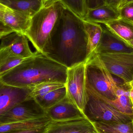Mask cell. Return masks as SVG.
Instances as JSON below:
<instances>
[{
	"label": "cell",
	"instance_id": "cell-18",
	"mask_svg": "<svg viewBox=\"0 0 133 133\" xmlns=\"http://www.w3.org/2000/svg\"><path fill=\"white\" fill-rule=\"evenodd\" d=\"M47 116L39 118L18 121L0 125V133L37 129L47 126L51 122Z\"/></svg>",
	"mask_w": 133,
	"mask_h": 133
},
{
	"label": "cell",
	"instance_id": "cell-20",
	"mask_svg": "<svg viewBox=\"0 0 133 133\" xmlns=\"http://www.w3.org/2000/svg\"><path fill=\"white\" fill-rule=\"evenodd\" d=\"M92 122L97 133H133V120Z\"/></svg>",
	"mask_w": 133,
	"mask_h": 133
},
{
	"label": "cell",
	"instance_id": "cell-17",
	"mask_svg": "<svg viewBox=\"0 0 133 133\" xmlns=\"http://www.w3.org/2000/svg\"><path fill=\"white\" fill-rule=\"evenodd\" d=\"M46 0H0L10 9L20 12L32 17L43 6Z\"/></svg>",
	"mask_w": 133,
	"mask_h": 133
},
{
	"label": "cell",
	"instance_id": "cell-8",
	"mask_svg": "<svg viewBox=\"0 0 133 133\" xmlns=\"http://www.w3.org/2000/svg\"><path fill=\"white\" fill-rule=\"evenodd\" d=\"M46 116V111L34 100L23 102L0 116V125Z\"/></svg>",
	"mask_w": 133,
	"mask_h": 133
},
{
	"label": "cell",
	"instance_id": "cell-22",
	"mask_svg": "<svg viewBox=\"0 0 133 133\" xmlns=\"http://www.w3.org/2000/svg\"><path fill=\"white\" fill-rule=\"evenodd\" d=\"M66 95L65 87L51 91L43 97L36 98L34 100L46 111L64 99Z\"/></svg>",
	"mask_w": 133,
	"mask_h": 133
},
{
	"label": "cell",
	"instance_id": "cell-3",
	"mask_svg": "<svg viewBox=\"0 0 133 133\" xmlns=\"http://www.w3.org/2000/svg\"><path fill=\"white\" fill-rule=\"evenodd\" d=\"M65 7L60 0H46L31 18L25 35L37 52L48 56L53 50V40Z\"/></svg>",
	"mask_w": 133,
	"mask_h": 133
},
{
	"label": "cell",
	"instance_id": "cell-26",
	"mask_svg": "<svg viewBox=\"0 0 133 133\" xmlns=\"http://www.w3.org/2000/svg\"><path fill=\"white\" fill-rule=\"evenodd\" d=\"M118 11L119 12V18L133 24V2L125 5Z\"/></svg>",
	"mask_w": 133,
	"mask_h": 133
},
{
	"label": "cell",
	"instance_id": "cell-9",
	"mask_svg": "<svg viewBox=\"0 0 133 133\" xmlns=\"http://www.w3.org/2000/svg\"><path fill=\"white\" fill-rule=\"evenodd\" d=\"M32 87L18 88L0 81V116L17 104L30 99Z\"/></svg>",
	"mask_w": 133,
	"mask_h": 133
},
{
	"label": "cell",
	"instance_id": "cell-11",
	"mask_svg": "<svg viewBox=\"0 0 133 133\" xmlns=\"http://www.w3.org/2000/svg\"><path fill=\"white\" fill-rule=\"evenodd\" d=\"M46 112L47 116L53 122H65L87 118L66 97L46 110Z\"/></svg>",
	"mask_w": 133,
	"mask_h": 133
},
{
	"label": "cell",
	"instance_id": "cell-2",
	"mask_svg": "<svg viewBox=\"0 0 133 133\" xmlns=\"http://www.w3.org/2000/svg\"><path fill=\"white\" fill-rule=\"evenodd\" d=\"M67 69L46 55L39 53L0 77V81L7 85L21 88L46 82L65 84Z\"/></svg>",
	"mask_w": 133,
	"mask_h": 133
},
{
	"label": "cell",
	"instance_id": "cell-1",
	"mask_svg": "<svg viewBox=\"0 0 133 133\" xmlns=\"http://www.w3.org/2000/svg\"><path fill=\"white\" fill-rule=\"evenodd\" d=\"M87 38L82 19L65 8L48 57L67 68L85 62Z\"/></svg>",
	"mask_w": 133,
	"mask_h": 133
},
{
	"label": "cell",
	"instance_id": "cell-4",
	"mask_svg": "<svg viewBox=\"0 0 133 133\" xmlns=\"http://www.w3.org/2000/svg\"><path fill=\"white\" fill-rule=\"evenodd\" d=\"M87 89L98 96L110 100L126 94L100 59L95 53L86 61Z\"/></svg>",
	"mask_w": 133,
	"mask_h": 133
},
{
	"label": "cell",
	"instance_id": "cell-5",
	"mask_svg": "<svg viewBox=\"0 0 133 133\" xmlns=\"http://www.w3.org/2000/svg\"><path fill=\"white\" fill-rule=\"evenodd\" d=\"M86 66L85 62L68 68L65 83L66 97L84 114L89 99Z\"/></svg>",
	"mask_w": 133,
	"mask_h": 133
},
{
	"label": "cell",
	"instance_id": "cell-25",
	"mask_svg": "<svg viewBox=\"0 0 133 133\" xmlns=\"http://www.w3.org/2000/svg\"><path fill=\"white\" fill-rule=\"evenodd\" d=\"M65 7L83 19L87 12L84 0H60Z\"/></svg>",
	"mask_w": 133,
	"mask_h": 133
},
{
	"label": "cell",
	"instance_id": "cell-6",
	"mask_svg": "<svg viewBox=\"0 0 133 133\" xmlns=\"http://www.w3.org/2000/svg\"><path fill=\"white\" fill-rule=\"evenodd\" d=\"M87 91L89 99L84 114L91 122H127L133 120V118L119 112L92 91L88 90Z\"/></svg>",
	"mask_w": 133,
	"mask_h": 133
},
{
	"label": "cell",
	"instance_id": "cell-21",
	"mask_svg": "<svg viewBox=\"0 0 133 133\" xmlns=\"http://www.w3.org/2000/svg\"><path fill=\"white\" fill-rule=\"evenodd\" d=\"M130 90L125 94L116 97L114 100H109L96 95L119 112L133 118V105L129 97Z\"/></svg>",
	"mask_w": 133,
	"mask_h": 133
},
{
	"label": "cell",
	"instance_id": "cell-19",
	"mask_svg": "<svg viewBox=\"0 0 133 133\" xmlns=\"http://www.w3.org/2000/svg\"><path fill=\"white\" fill-rule=\"evenodd\" d=\"M83 21L84 30L87 38V60L95 53L103 32V26L99 23Z\"/></svg>",
	"mask_w": 133,
	"mask_h": 133
},
{
	"label": "cell",
	"instance_id": "cell-23",
	"mask_svg": "<svg viewBox=\"0 0 133 133\" xmlns=\"http://www.w3.org/2000/svg\"><path fill=\"white\" fill-rule=\"evenodd\" d=\"M26 59L16 57L7 50L0 48V77Z\"/></svg>",
	"mask_w": 133,
	"mask_h": 133
},
{
	"label": "cell",
	"instance_id": "cell-24",
	"mask_svg": "<svg viewBox=\"0 0 133 133\" xmlns=\"http://www.w3.org/2000/svg\"><path fill=\"white\" fill-rule=\"evenodd\" d=\"M65 87V84L55 82H46L35 85L32 87L30 99L34 100L41 97L51 91Z\"/></svg>",
	"mask_w": 133,
	"mask_h": 133
},
{
	"label": "cell",
	"instance_id": "cell-30",
	"mask_svg": "<svg viewBox=\"0 0 133 133\" xmlns=\"http://www.w3.org/2000/svg\"><path fill=\"white\" fill-rule=\"evenodd\" d=\"M121 1L122 0H106L105 4L111 5L116 9L117 6Z\"/></svg>",
	"mask_w": 133,
	"mask_h": 133
},
{
	"label": "cell",
	"instance_id": "cell-35",
	"mask_svg": "<svg viewBox=\"0 0 133 133\" xmlns=\"http://www.w3.org/2000/svg\"><path fill=\"white\" fill-rule=\"evenodd\" d=\"M127 45L129 46L130 47L133 48V39L130 40V41H129V42L127 43Z\"/></svg>",
	"mask_w": 133,
	"mask_h": 133
},
{
	"label": "cell",
	"instance_id": "cell-36",
	"mask_svg": "<svg viewBox=\"0 0 133 133\" xmlns=\"http://www.w3.org/2000/svg\"><path fill=\"white\" fill-rule=\"evenodd\" d=\"M128 86L130 88L133 87V78L132 80L129 83V84H128Z\"/></svg>",
	"mask_w": 133,
	"mask_h": 133
},
{
	"label": "cell",
	"instance_id": "cell-14",
	"mask_svg": "<svg viewBox=\"0 0 133 133\" xmlns=\"http://www.w3.org/2000/svg\"><path fill=\"white\" fill-rule=\"evenodd\" d=\"M119 18V12L115 8L105 4L88 9L83 20L89 22L103 24Z\"/></svg>",
	"mask_w": 133,
	"mask_h": 133
},
{
	"label": "cell",
	"instance_id": "cell-16",
	"mask_svg": "<svg viewBox=\"0 0 133 133\" xmlns=\"http://www.w3.org/2000/svg\"><path fill=\"white\" fill-rule=\"evenodd\" d=\"M103 24L113 36L127 45L133 39V24L132 23L119 18Z\"/></svg>",
	"mask_w": 133,
	"mask_h": 133
},
{
	"label": "cell",
	"instance_id": "cell-7",
	"mask_svg": "<svg viewBox=\"0 0 133 133\" xmlns=\"http://www.w3.org/2000/svg\"><path fill=\"white\" fill-rule=\"evenodd\" d=\"M108 70L128 85L133 78V53L97 54Z\"/></svg>",
	"mask_w": 133,
	"mask_h": 133
},
{
	"label": "cell",
	"instance_id": "cell-13",
	"mask_svg": "<svg viewBox=\"0 0 133 133\" xmlns=\"http://www.w3.org/2000/svg\"><path fill=\"white\" fill-rule=\"evenodd\" d=\"M118 52L133 53V48L117 39L106 28L103 27L102 36L95 53L101 54Z\"/></svg>",
	"mask_w": 133,
	"mask_h": 133
},
{
	"label": "cell",
	"instance_id": "cell-29",
	"mask_svg": "<svg viewBox=\"0 0 133 133\" xmlns=\"http://www.w3.org/2000/svg\"><path fill=\"white\" fill-rule=\"evenodd\" d=\"M14 32L11 29L0 22V39L5 36Z\"/></svg>",
	"mask_w": 133,
	"mask_h": 133
},
{
	"label": "cell",
	"instance_id": "cell-33",
	"mask_svg": "<svg viewBox=\"0 0 133 133\" xmlns=\"http://www.w3.org/2000/svg\"><path fill=\"white\" fill-rule=\"evenodd\" d=\"M129 97L133 105V87L131 88L129 91Z\"/></svg>",
	"mask_w": 133,
	"mask_h": 133
},
{
	"label": "cell",
	"instance_id": "cell-10",
	"mask_svg": "<svg viewBox=\"0 0 133 133\" xmlns=\"http://www.w3.org/2000/svg\"><path fill=\"white\" fill-rule=\"evenodd\" d=\"M0 48L5 49L13 55L23 58H27L39 54L32 52L30 48L29 39L23 34L13 32L1 39Z\"/></svg>",
	"mask_w": 133,
	"mask_h": 133
},
{
	"label": "cell",
	"instance_id": "cell-12",
	"mask_svg": "<svg viewBox=\"0 0 133 133\" xmlns=\"http://www.w3.org/2000/svg\"><path fill=\"white\" fill-rule=\"evenodd\" d=\"M47 133H97L88 118L65 122H51Z\"/></svg>",
	"mask_w": 133,
	"mask_h": 133
},
{
	"label": "cell",
	"instance_id": "cell-31",
	"mask_svg": "<svg viewBox=\"0 0 133 133\" xmlns=\"http://www.w3.org/2000/svg\"><path fill=\"white\" fill-rule=\"evenodd\" d=\"M132 2H133V0H122L119 2V4L118 5L116 9L118 10H119L125 6V5L130 4V3H132Z\"/></svg>",
	"mask_w": 133,
	"mask_h": 133
},
{
	"label": "cell",
	"instance_id": "cell-28",
	"mask_svg": "<svg viewBox=\"0 0 133 133\" xmlns=\"http://www.w3.org/2000/svg\"><path fill=\"white\" fill-rule=\"evenodd\" d=\"M49 125L47 126L44 127L37 128V129L15 131V132H9L5 133H47L48 129H49Z\"/></svg>",
	"mask_w": 133,
	"mask_h": 133
},
{
	"label": "cell",
	"instance_id": "cell-34",
	"mask_svg": "<svg viewBox=\"0 0 133 133\" xmlns=\"http://www.w3.org/2000/svg\"><path fill=\"white\" fill-rule=\"evenodd\" d=\"M5 11L0 9V22L3 23V17Z\"/></svg>",
	"mask_w": 133,
	"mask_h": 133
},
{
	"label": "cell",
	"instance_id": "cell-27",
	"mask_svg": "<svg viewBox=\"0 0 133 133\" xmlns=\"http://www.w3.org/2000/svg\"><path fill=\"white\" fill-rule=\"evenodd\" d=\"M106 0H84L87 10L105 4Z\"/></svg>",
	"mask_w": 133,
	"mask_h": 133
},
{
	"label": "cell",
	"instance_id": "cell-32",
	"mask_svg": "<svg viewBox=\"0 0 133 133\" xmlns=\"http://www.w3.org/2000/svg\"><path fill=\"white\" fill-rule=\"evenodd\" d=\"M0 9H1V10H4V11H7L11 10V9H10L9 8L7 7V6L4 5V4H2V3L0 2Z\"/></svg>",
	"mask_w": 133,
	"mask_h": 133
},
{
	"label": "cell",
	"instance_id": "cell-15",
	"mask_svg": "<svg viewBox=\"0 0 133 133\" xmlns=\"http://www.w3.org/2000/svg\"><path fill=\"white\" fill-rule=\"evenodd\" d=\"M31 17L15 10L5 11L3 23L14 32L25 34L30 25Z\"/></svg>",
	"mask_w": 133,
	"mask_h": 133
}]
</instances>
